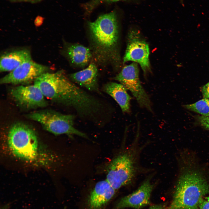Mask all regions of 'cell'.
Wrapping results in <instances>:
<instances>
[{"label":"cell","instance_id":"cell-1","mask_svg":"<svg viewBox=\"0 0 209 209\" xmlns=\"http://www.w3.org/2000/svg\"><path fill=\"white\" fill-rule=\"evenodd\" d=\"M34 84L46 98L72 108L82 118L93 122L104 110L103 102L77 86L62 71L45 73L37 78Z\"/></svg>","mask_w":209,"mask_h":209},{"label":"cell","instance_id":"cell-2","mask_svg":"<svg viewBox=\"0 0 209 209\" xmlns=\"http://www.w3.org/2000/svg\"><path fill=\"white\" fill-rule=\"evenodd\" d=\"M88 25L96 60L119 66L120 57L118 49V28L116 12L102 15L95 21L89 22Z\"/></svg>","mask_w":209,"mask_h":209},{"label":"cell","instance_id":"cell-3","mask_svg":"<svg viewBox=\"0 0 209 209\" xmlns=\"http://www.w3.org/2000/svg\"><path fill=\"white\" fill-rule=\"evenodd\" d=\"M209 193V183L199 171L184 170L179 178L172 202L165 209H199L201 199Z\"/></svg>","mask_w":209,"mask_h":209},{"label":"cell","instance_id":"cell-4","mask_svg":"<svg viewBox=\"0 0 209 209\" xmlns=\"http://www.w3.org/2000/svg\"><path fill=\"white\" fill-rule=\"evenodd\" d=\"M7 141L10 150L17 157L26 160L36 157L38 150L37 137L28 125L20 122L13 124L8 132Z\"/></svg>","mask_w":209,"mask_h":209},{"label":"cell","instance_id":"cell-5","mask_svg":"<svg viewBox=\"0 0 209 209\" xmlns=\"http://www.w3.org/2000/svg\"><path fill=\"white\" fill-rule=\"evenodd\" d=\"M26 118L40 123L47 131L55 135L66 134L70 136L75 135L84 138L87 135L74 127L75 116L65 114L50 109L40 110L31 112Z\"/></svg>","mask_w":209,"mask_h":209},{"label":"cell","instance_id":"cell-6","mask_svg":"<svg viewBox=\"0 0 209 209\" xmlns=\"http://www.w3.org/2000/svg\"><path fill=\"white\" fill-rule=\"evenodd\" d=\"M135 158L130 151L119 154L109 163L106 180L115 190L129 183L136 172Z\"/></svg>","mask_w":209,"mask_h":209},{"label":"cell","instance_id":"cell-7","mask_svg":"<svg viewBox=\"0 0 209 209\" xmlns=\"http://www.w3.org/2000/svg\"><path fill=\"white\" fill-rule=\"evenodd\" d=\"M137 63L133 62L125 66L114 78L130 91L140 107L152 112L149 97L141 83Z\"/></svg>","mask_w":209,"mask_h":209},{"label":"cell","instance_id":"cell-8","mask_svg":"<svg viewBox=\"0 0 209 209\" xmlns=\"http://www.w3.org/2000/svg\"><path fill=\"white\" fill-rule=\"evenodd\" d=\"M127 37L123 63L131 61L138 63L145 75L150 70L149 45L136 30H130Z\"/></svg>","mask_w":209,"mask_h":209},{"label":"cell","instance_id":"cell-9","mask_svg":"<svg viewBox=\"0 0 209 209\" xmlns=\"http://www.w3.org/2000/svg\"><path fill=\"white\" fill-rule=\"evenodd\" d=\"M10 94L17 106L26 110L43 108L48 105L41 90L34 84L13 87Z\"/></svg>","mask_w":209,"mask_h":209},{"label":"cell","instance_id":"cell-10","mask_svg":"<svg viewBox=\"0 0 209 209\" xmlns=\"http://www.w3.org/2000/svg\"><path fill=\"white\" fill-rule=\"evenodd\" d=\"M48 70V67L31 60L24 63L10 72L0 79V83L2 84L24 85L34 82Z\"/></svg>","mask_w":209,"mask_h":209},{"label":"cell","instance_id":"cell-11","mask_svg":"<svg viewBox=\"0 0 209 209\" xmlns=\"http://www.w3.org/2000/svg\"><path fill=\"white\" fill-rule=\"evenodd\" d=\"M153 187L149 179H146L136 190L119 200L113 209H139L148 206Z\"/></svg>","mask_w":209,"mask_h":209},{"label":"cell","instance_id":"cell-12","mask_svg":"<svg viewBox=\"0 0 209 209\" xmlns=\"http://www.w3.org/2000/svg\"><path fill=\"white\" fill-rule=\"evenodd\" d=\"M115 191L106 180L99 181L88 196V209H102L113 198Z\"/></svg>","mask_w":209,"mask_h":209},{"label":"cell","instance_id":"cell-13","mask_svg":"<svg viewBox=\"0 0 209 209\" xmlns=\"http://www.w3.org/2000/svg\"><path fill=\"white\" fill-rule=\"evenodd\" d=\"M97 76V68L93 63H90L86 68L69 75L73 82L89 91L100 93Z\"/></svg>","mask_w":209,"mask_h":209},{"label":"cell","instance_id":"cell-14","mask_svg":"<svg viewBox=\"0 0 209 209\" xmlns=\"http://www.w3.org/2000/svg\"><path fill=\"white\" fill-rule=\"evenodd\" d=\"M31 60L30 51L26 49L4 53L0 58V71L10 72L24 63Z\"/></svg>","mask_w":209,"mask_h":209},{"label":"cell","instance_id":"cell-15","mask_svg":"<svg viewBox=\"0 0 209 209\" xmlns=\"http://www.w3.org/2000/svg\"><path fill=\"white\" fill-rule=\"evenodd\" d=\"M103 90L116 101L123 112L130 113L131 97L124 85L120 83L110 82L104 85Z\"/></svg>","mask_w":209,"mask_h":209},{"label":"cell","instance_id":"cell-16","mask_svg":"<svg viewBox=\"0 0 209 209\" xmlns=\"http://www.w3.org/2000/svg\"><path fill=\"white\" fill-rule=\"evenodd\" d=\"M66 53L72 64L81 67L88 64L92 56L89 48L78 44H72L68 46Z\"/></svg>","mask_w":209,"mask_h":209},{"label":"cell","instance_id":"cell-17","mask_svg":"<svg viewBox=\"0 0 209 209\" xmlns=\"http://www.w3.org/2000/svg\"><path fill=\"white\" fill-rule=\"evenodd\" d=\"M183 106L202 116L209 117V98H203L194 103L184 105Z\"/></svg>","mask_w":209,"mask_h":209},{"label":"cell","instance_id":"cell-18","mask_svg":"<svg viewBox=\"0 0 209 209\" xmlns=\"http://www.w3.org/2000/svg\"><path fill=\"white\" fill-rule=\"evenodd\" d=\"M121 0H92L84 5L86 12L89 13L98 5L101 3L106 2H114Z\"/></svg>","mask_w":209,"mask_h":209},{"label":"cell","instance_id":"cell-19","mask_svg":"<svg viewBox=\"0 0 209 209\" xmlns=\"http://www.w3.org/2000/svg\"><path fill=\"white\" fill-rule=\"evenodd\" d=\"M197 119L201 125L206 129L209 130V117L202 116H199Z\"/></svg>","mask_w":209,"mask_h":209},{"label":"cell","instance_id":"cell-20","mask_svg":"<svg viewBox=\"0 0 209 209\" xmlns=\"http://www.w3.org/2000/svg\"><path fill=\"white\" fill-rule=\"evenodd\" d=\"M201 91L203 97L209 98V82L201 88Z\"/></svg>","mask_w":209,"mask_h":209},{"label":"cell","instance_id":"cell-21","mask_svg":"<svg viewBox=\"0 0 209 209\" xmlns=\"http://www.w3.org/2000/svg\"><path fill=\"white\" fill-rule=\"evenodd\" d=\"M199 209H209V201L202 198L199 205Z\"/></svg>","mask_w":209,"mask_h":209},{"label":"cell","instance_id":"cell-22","mask_svg":"<svg viewBox=\"0 0 209 209\" xmlns=\"http://www.w3.org/2000/svg\"><path fill=\"white\" fill-rule=\"evenodd\" d=\"M166 208L164 204H155L150 206L148 209H165Z\"/></svg>","mask_w":209,"mask_h":209},{"label":"cell","instance_id":"cell-23","mask_svg":"<svg viewBox=\"0 0 209 209\" xmlns=\"http://www.w3.org/2000/svg\"><path fill=\"white\" fill-rule=\"evenodd\" d=\"M206 199L207 200L209 201V196L206 197Z\"/></svg>","mask_w":209,"mask_h":209},{"label":"cell","instance_id":"cell-24","mask_svg":"<svg viewBox=\"0 0 209 209\" xmlns=\"http://www.w3.org/2000/svg\"></svg>","mask_w":209,"mask_h":209}]
</instances>
